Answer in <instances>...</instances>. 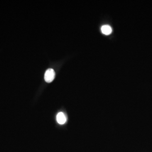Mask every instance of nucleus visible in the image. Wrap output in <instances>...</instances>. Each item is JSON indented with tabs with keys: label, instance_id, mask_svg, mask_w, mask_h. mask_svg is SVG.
Instances as JSON below:
<instances>
[{
	"label": "nucleus",
	"instance_id": "f257e3e1",
	"mask_svg": "<svg viewBox=\"0 0 152 152\" xmlns=\"http://www.w3.org/2000/svg\"><path fill=\"white\" fill-rule=\"evenodd\" d=\"M55 77V72L53 69H48L46 71L44 76L45 81L48 82L50 83L54 80Z\"/></svg>",
	"mask_w": 152,
	"mask_h": 152
},
{
	"label": "nucleus",
	"instance_id": "f03ea898",
	"mask_svg": "<svg viewBox=\"0 0 152 152\" xmlns=\"http://www.w3.org/2000/svg\"><path fill=\"white\" fill-rule=\"evenodd\" d=\"M56 121L60 125L64 124L66 121V118L65 114L63 112H59L56 115Z\"/></svg>",
	"mask_w": 152,
	"mask_h": 152
},
{
	"label": "nucleus",
	"instance_id": "7ed1b4c3",
	"mask_svg": "<svg viewBox=\"0 0 152 152\" xmlns=\"http://www.w3.org/2000/svg\"><path fill=\"white\" fill-rule=\"evenodd\" d=\"M102 32L105 35H109L112 32V29L109 25H104L101 28Z\"/></svg>",
	"mask_w": 152,
	"mask_h": 152
}]
</instances>
